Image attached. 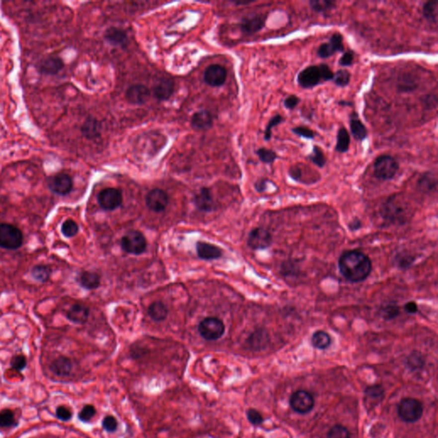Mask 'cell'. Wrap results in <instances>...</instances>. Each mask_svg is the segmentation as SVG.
Wrapping results in <instances>:
<instances>
[{
  "label": "cell",
  "instance_id": "6da1fadb",
  "mask_svg": "<svg viewBox=\"0 0 438 438\" xmlns=\"http://www.w3.org/2000/svg\"><path fill=\"white\" fill-rule=\"evenodd\" d=\"M339 269L347 280L359 283L364 281L370 275L371 262L364 253L359 251H349L343 253L340 258Z\"/></svg>",
  "mask_w": 438,
  "mask_h": 438
},
{
  "label": "cell",
  "instance_id": "7a4b0ae2",
  "mask_svg": "<svg viewBox=\"0 0 438 438\" xmlns=\"http://www.w3.org/2000/svg\"><path fill=\"white\" fill-rule=\"evenodd\" d=\"M333 77L334 72L330 66L326 64H320L310 65L299 71L297 82L303 89H312L320 84L333 80Z\"/></svg>",
  "mask_w": 438,
  "mask_h": 438
},
{
  "label": "cell",
  "instance_id": "3957f363",
  "mask_svg": "<svg viewBox=\"0 0 438 438\" xmlns=\"http://www.w3.org/2000/svg\"><path fill=\"white\" fill-rule=\"evenodd\" d=\"M374 176L382 181H389L395 177L399 170V163L390 155H380L373 164Z\"/></svg>",
  "mask_w": 438,
  "mask_h": 438
},
{
  "label": "cell",
  "instance_id": "277c9868",
  "mask_svg": "<svg viewBox=\"0 0 438 438\" xmlns=\"http://www.w3.org/2000/svg\"><path fill=\"white\" fill-rule=\"evenodd\" d=\"M23 235L16 226L2 222L0 223V247L6 250H16L22 247Z\"/></svg>",
  "mask_w": 438,
  "mask_h": 438
},
{
  "label": "cell",
  "instance_id": "5b68a950",
  "mask_svg": "<svg viewBox=\"0 0 438 438\" xmlns=\"http://www.w3.org/2000/svg\"><path fill=\"white\" fill-rule=\"evenodd\" d=\"M423 412L422 403L416 399L405 398L399 404V416L405 422H416L422 417Z\"/></svg>",
  "mask_w": 438,
  "mask_h": 438
},
{
  "label": "cell",
  "instance_id": "8992f818",
  "mask_svg": "<svg viewBox=\"0 0 438 438\" xmlns=\"http://www.w3.org/2000/svg\"><path fill=\"white\" fill-rule=\"evenodd\" d=\"M225 331V325L222 320L215 317H208L199 324V332L207 341H214L222 337Z\"/></svg>",
  "mask_w": 438,
  "mask_h": 438
},
{
  "label": "cell",
  "instance_id": "52a82bcc",
  "mask_svg": "<svg viewBox=\"0 0 438 438\" xmlns=\"http://www.w3.org/2000/svg\"><path fill=\"white\" fill-rule=\"evenodd\" d=\"M122 247L125 252L139 255L144 253L146 248V240L144 235L139 231H130L122 238Z\"/></svg>",
  "mask_w": 438,
  "mask_h": 438
},
{
  "label": "cell",
  "instance_id": "ba28073f",
  "mask_svg": "<svg viewBox=\"0 0 438 438\" xmlns=\"http://www.w3.org/2000/svg\"><path fill=\"white\" fill-rule=\"evenodd\" d=\"M344 52V44H343V36L342 34L338 32L334 33L328 42L321 44L317 50V55L320 59H329L330 57L335 55L337 53Z\"/></svg>",
  "mask_w": 438,
  "mask_h": 438
},
{
  "label": "cell",
  "instance_id": "9c48e42d",
  "mask_svg": "<svg viewBox=\"0 0 438 438\" xmlns=\"http://www.w3.org/2000/svg\"><path fill=\"white\" fill-rule=\"evenodd\" d=\"M290 406L298 414H307L314 407V399L309 392L298 390L291 396Z\"/></svg>",
  "mask_w": 438,
  "mask_h": 438
},
{
  "label": "cell",
  "instance_id": "30bf717a",
  "mask_svg": "<svg viewBox=\"0 0 438 438\" xmlns=\"http://www.w3.org/2000/svg\"><path fill=\"white\" fill-rule=\"evenodd\" d=\"M99 206L106 211L115 210L120 207L123 202V195L118 188H108L103 189L98 195Z\"/></svg>",
  "mask_w": 438,
  "mask_h": 438
},
{
  "label": "cell",
  "instance_id": "8fae6325",
  "mask_svg": "<svg viewBox=\"0 0 438 438\" xmlns=\"http://www.w3.org/2000/svg\"><path fill=\"white\" fill-rule=\"evenodd\" d=\"M47 184L51 191L56 195L62 196L70 194L73 188V182L71 176L65 173H59L55 176H51Z\"/></svg>",
  "mask_w": 438,
  "mask_h": 438
},
{
  "label": "cell",
  "instance_id": "7c38bea8",
  "mask_svg": "<svg viewBox=\"0 0 438 438\" xmlns=\"http://www.w3.org/2000/svg\"><path fill=\"white\" fill-rule=\"evenodd\" d=\"M272 243V235L268 230L263 228L253 229L249 234L247 244L254 250H262L270 247Z\"/></svg>",
  "mask_w": 438,
  "mask_h": 438
},
{
  "label": "cell",
  "instance_id": "4fadbf2b",
  "mask_svg": "<svg viewBox=\"0 0 438 438\" xmlns=\"http://www.w3.org/2000/svg\"><path fill=\"white\" fill-rule=\"evenodd\" d=\"M146 203L150 210L155 213H161L166 209L169 204V196L164 190L155 188L146 195Z\"/></svg>",
  "mask_w": 438,
  "mask_h": 438
},
{
  "label": "cell",
  "instance_id": "5bb4252c",
  "mask_svg": "<svg viewBox=\"0 0 438 438\" xmlns=\"http://www.w3.org/2000/svg\"><path fill=\"white\" fill-rule=\"evenodd\" d=\"M266 14H256L242 19L240 28L243 34H253L262 30L266 25Z\"/></svg>",
  "mask_w": 438,
  "mask_h": 438
},
{
  "label": "cell",
  "instance_id": "9a60e30c",
  "mask_svg": "<svg viewBox=\"0 0 438 438\" xmlns=\"http://www.w3.org/2000/svg\"><path fill=\"white\" fill-rule=\"evenodd\" d=\"M227 71L219 65H212L205 71L204 80L211 86H222L225 82Z\"/></svg>",
  "mask_w": 438,
  "mask_h": 438
},
{
  "label": "cell",
  "instance_id": "2e32d148",
  "mask_svg": "<svg viewBox=\"0 0 438 438\" xmlns=\"http://www.w3.org/2000/svg\"><path fill=\"white\" fill-rule=\"evenodd\" d=\"M150 97V91L146 86L141 84L130 86L126 92V98L129 102L135 105H142L147 101Z\"/></svg>",
  "mask_w": 438,
  "mask_h": 438
},
{
  "label": "cell",
  "instance_id": "e0dca14e",
  "mask_svg": "<svg viewBox=\"0 0 438 438\" xmlns=\"http://www.w3.org/2000/svg\"><path fill=\"white\" fill-rule=\"evenodd\" d=\"M64 68V62L58 56H49L41 60L37 65V70L44 74H56Z\"/></svg>",
  "mask_w": 438,
  "mask_h": 438
},
{
  "label": "cell",
  "instance_id": "ac0fdd59",
  "mask_svg": "<svg viewBox=\"0 0 438 438\" xmlns=\"http://www.w3.org/2000/svg\"><path fill=\"white\" fill-rule=\"evenodd\" d=\"M349 127L353 137L357 142H363L367 138L368 130L356 112L349 115Z\"/></svg>",
  "mask_w": 438,
  "mask_h": 438
},
{
  "label": "cell",
  "instance_id": "d6986e66",
  "mask_svg": "<svg viewBox=\"0 0 438 438\" xmlns=\"http://www.w3.org/2000/svg\"><path fill=\"white\" fill-rule=\"evenodd\" d=\"M89 317V309L82 304H74L66 312V318L72 323L83 324Z\"/></svg>",
  "mask_w": 438,
  "mask_h": 438
},
{
  "label": "cell",
  "instance_id": "ffe728a7",
  "mask_svg": "<svg viewBox=\"0 0 438 438\" xmlns=\"http://www.w3.org/2000/svg\"><path fill=\"white\" fill-rule=\"evenodd\" d=\"M196 250H197L198 256L206 260L219 259L222 256V251L219 247L205 241H198L196 244Z\"/></svg>",
  "mask_w": 438,
  "mask_h": 438
},
{
  "label": "cell",
  "instance_id": "44dd1931",
  "mask_svg": "<svg viewBox=\"0 0 438 438\" xmlns=\"http://www.w3.org/2000/svg\"><path fill=\"white\" fill-rule=\"evenodd\" d=\"M195 207L199 210L203 212H210L214 207L213 195L211 193L210 189L207 188H202L200 191L195 195Z\"/></svg>",
  "mask_w": 438,
  "mask_h": 438
},
{
  "label": "cell",
  "instance_id": "7402d4cb",
  "mask_svg": "<svg viewBox=\"0 0 438 438\" xmlns=\"http://www.w3.org/2000/svg\"><path fill=\"white\" fill-rule=\"evenodd\" d=\"M175 90V85L172 80L170 79H162L159 80L153 88V94L155 98L164 101L170 99Z\"/></svg>",
  "mask_w": 438,
  "mask_h": 438
},
{
  "label": "cell",
  "instance_id": "603a6c76",
  "mask_svg": "<svg viewBox=\"0 0 438 438\" xmlns=\"http://www.w3.org/2000/svg\"><path fill=\"white\" fill-rule=\"evenodd\" d=\"M73 365L70 359L65 356H59L50 365V370L57 376H66L71 374Z\"/></svg>",
  "mask_w": 438,
  "mask_h": 438
},
{
  "label": "cell",
  "instance_id": "cb8c5ba5",
  "mask_svg": "<svg viewBox=\"0 0 438 438\" xmlns=\"http://www.w3.org/2000/svg\"><path fill=\"white\" fill-rule=\"evenodd\" d=\"M213 117L209 111H200L193 116L192 127L196 130H207L213 126Z\"/></svg>",
  "mask_w": 438,
  "mask_h": 438
},
{
  "label": "cell",
  "instance_id": "d4e9b609",
  "mask_svg": "<svg viewBox=\"0 0 438 438\" xmlns=\"http://www.w3.org/2000/svg\"><path fill=\"white\" fill-rule=\"evenodd\" d=\"M77 282L85 290H95L100 285V277L95 272H83L78 276Z\"/></svg>",
  "mask_w": 438,
  "mask_h": 438
},
{
  "label": "cell",
  "instance_id": "484cf974",
  "mask_svg": "<svg viewBox=\"0 0 438 438\" xmlns=\"http://www.w3.org/2000/svg\"><path fill=\"white\" fill-rule=\"evenodd\" d=\"M105 40L113 46H124L127 42V34L121 28L111 27L108 28L105 34Z\"/></svg>",
  "mask_w": 438,
  "mask_h": 438
},
{
  "label": "cell",
  "instance_id": "4316f807",
  "mask_svg": "<svg viewBox=\"0 0 438 438\" xmlns=\"http://www.w3.org/2000/svg\"><path fill=\"white\" fill-rule=\"evenodd\" d=\"M350 147V136L349 131L344 126H341L337 131V144L335 146V151L338 153L348 152Z\"/></svg>",
  "mask_w": 438,
  "mask_h": 438
},
{
  "label": "cell",
  "instance_id": "83f0119b",
  "mask_svg": "<svg viewBox=\"0 0 438 438\" xmlns=\"http://www.w3.org/2000/svg\"><path fill=\"white\" fill-rule=\"evenodd\" d=\"M306 167L307 166L304 164H293L289 169V175L292 179L298 182L305 183V184L314 183L316 182L314 180H312V178H310L305 175Z\"/></svg>",
  "mask_w": 438,
  "mask_h": 438
},
{
  "label": "cell",
  "instance_id": "f1b7e54d",
  "mask_svg": "<svg viewBox=\"0 0 438 438\" xmlns=\"http://www.w3.org/2000/svg\"><path fill=\"white\" fill-rule=\"evenodd\" d=\"M423 16L427 22L437 24L438 20V0H429L423 4Z\"/></svg>",
  "mask_w": 438,
  "mask_h": 438
},
{
  "label": "cell",
  "instance_id": "f546056e",
  "mask_svg": "<svg viewBox=\"0 0 438 438\" xmlns=\"http://www.w3.org/2000/svg\"><path fill=\"white\" fill-rule=\"evenodd\" d=\"M365 401L369 406H376L383 398V389L382 386L373 385L368 387L365 390Z\"/></svg>",
  "mask_w": 438,
  "mask_h": 438
},
{
  "label": "cell",
  "instance_id": "4dcf8cb0",
  "mask_svg": "<svg viewBox=\"0 0 438 438\" xmlns=\"http://www.w3.org/2000/svg\"><path fill=\"white\" fill-rule=\"evenodd\" d=\"M148 314L154 321H163L167 318L168 310L164 303L155 301L148 307Z\"/></svg>",
  "mask_w": 438,
  "mask_h": 438
},
{
  "label": "cell",
  "instance_id": "1f68e13d",
  "mask_svg": "<svg viewBox=\"0 0 438 438\" xmlns=\"http://www.w3.org/2000/svg\"><path fill=\"white\" fill-rule=\"evenodd\" d=\"M309 5L315 12L327 13L337 7V3L331 0H311Z\"/></svg>",
  "mask_w": 438,
  "mask_h": 438
},
{
  "label": "cell",
  "instance_id": "d6a6232c",
  "mask_svg": "<svg viewBox=\"0 0 438 438\" xmlns=\"http://www.w3.org/2000/svg\"><path fill=\"white\" fill-rule=\"evenodd\" d=\"M52 274V270L49 266L39 265L33 267L31 271L32 278L40 283H47Z\"/></svg>",
  "mask_w": 438,
  "mask_h": 438
},
{
  "label": "cell",
  "instance_id": "836d02e7",
  "mask_svg": "<svg viewBox=\"0 0 438 438\" xmlns=\"http://www.w3.org/2000/svg\"><path fill=\"white\" fill-rule=\"evenodd\" d=\"M331 343V338H330L329 334L318 330L317 332L313 334L312 337V344L314 348L318 349H327L328 347Z\"/></svg>",
  "mask_w": 438,
  "mask_h": 438
},
{
  "label": "cell",
  "instance_id": "e575fe53",
  "mask_svg": "<svg viewBox=\"0 0 438 438\" xmlns=\"http://www.w3.org/2000/svg\"><path fill=\"white\" fill-rule=\"evenodd\" d=\"M307 158L318 168H324L327 163V158L324 155V151L318 146H312V152L307 155Z\"/></svg>",
  "mask_w": 438,
  "mask_h": 438
},
{
  "label": "cell",
  "instance_id": "d590c367",
  "mask_svg": "<svg viewBox=\"0 0 438 438\" xmlns=\"http://www.w3.org/2000/svg\"><path fill=\"white\" fill-rule=\"evenodd\" d=\"M81 132L88 139L95 138L96 136H99V123L93 118H88L81 127Z\"/></svg>",
  "mask_w": 438,
  "mask_h": 438
},
{
  "label": "cell",
  "instance_id": "8d00e7d4",
  "mask_svg": "<svg viewBox=\"0 0 438 438\" xmlns=\"http://www.w3.org/2000/svg\"><path fill=\"white\" fill-rule=\"evenodd\" d=\"M256 154L259 157V160L264 164H273L275 161L280 158L278 153L272 149L260 147L256 151Z\"/></svg>",
  "mask_w": 438,
  "mask_h": 438
},
{
  "label": "cell",
  "instance_id": "74e56055",
  "mask_svg": "<svg viewBox=\"0 0 438 438\" xmlns=\"http://www.w3.org/2000/svg\"><path fill=\"white\" fill-rule=\"evenodd\" d=\"M351 80V73L346 69H341L334 73L333 82L338 87L349 86Z\"/></svg>",
  "mask_w": 438,
  "mask_h": 438
},
{
  "label": "cell",
  "instance_id": "f35d334b",
  "mask_svg": "<svg viewBox=\"0 0 438 438\" xmlns=\"http://www.w3.org/2000/svg\"><path fill=\"white\" fill-rule=\"evenodd\" d=\"M404 76L402 77L398 85H397V90L400 93H410L416 89L418 87L415 80L411 76L410 74H403Z\"/></svg>",
  "mask_w": 438,
  "mask_h": 438
},
{
  "label": "cell",
  "instance_id": "ab89813d",
  "mask_svg": "<svg viewBox=\"0 0 438 438\" xmlns=\"http://www.w3.org/2000/svg\"><path fill=\"white\" fill-rule=\"evenodd\" d=\"M419 186L423 190L431 191L436 188L437 186V177L435 174L432 172H426L420 177Z\"/></svg>",
  "mask_w": 438,
  "mask_h": 438
},
{
  "label": "cell",
  "instance_id": "60d3db41",
  "mask_svg": "<svg viewBox=\"0 0 438 438\" xmlns=\"http://www.w3.org/2000/svg\"><path fill=\"white\" fill-rule=\"evenodd\" d=\"M16 425L17 422L12 411L9 409L0 411V428H9Z\"/></svg>",
  "mask_w": 438,
  "mask_h": 438
},
{
  "label": "cell",
  "instance_id": "b9f144b4",
  "mask_svg": "<svg viewBox=\"0 0 438 438\" xmlns=\"http://www.w3.org/2000/svg\"><path fill=\"white\" fill-rule=\"evenodd\" d=\"M284 121H285V118L280 114L275 115L270 119L268 124L266 125L265 133H264V139L266 142H269L272 139V129L283 124Z\"/></svg>",
  "mask_w": 438,
  "mask_h": 438
},
{
  "label": "cell",
  "instance_id": "7bdbcfd3",
  "mask_svg": "<svg viewBox=\"0 0 438 438\" xmlns=\"http://www.w3.org/2000/svg\"><path fill=\"white\" fill-rule=\"evenodd\" d=\"M63 235L65 237L71 238L77 235L79 231V227L76 222H74L72 219H68L63 223L62 228H61Z\"/></svg>",
  "mask_w": 438,
  "mask_h": 438
},
{
  "label": "cell",
  "instance_id": "ee69618b",
  "mask_svg": "<svg viewBox=\"0 0 438 438\" xmlns=\"http://www.w3.org/2000/svg\"><path fill=\"white\" fill-rule=\"evenodd\" d=\"M327 438H350V434L344 426L336 425L328 432Z\"/></svg>",
  "mask_w": 438,
  "mask_h": 438
},
{
  "label": "cell",
  "instance_id": "f6af8a7d",
  "mask_svg": "<svg viewBox=\"0 0 438 438\" xmlns=\"http://www.w3.org/2000/svg\"><path fill=\"white\" fill-rule=\"evenodd\" d=\"M292 132L294 135L306 140H314L316 133L313 130L309 129L307 127L297 126L292 129Z\"/></svg>",
  "mask_w": 438,
  "mask_h": 438
},
{
  "label": "cell",
  "instance_id": "bcb514c9",
  "mask_svg": "<svg viewBox=\"0 0 438 438\" xmlns=\"http://www.w3.org/2000/svg\"><path fill=\"white\" fill-rule=\"evenodd\" d=\"M95 414V407L92 405H86L78 414V418L82 422H89Z\"/></svg>",
  "mask_w": 438,
  "mask_h": 438
},
{
  "label": "cell",
  "instance_id": "7dc6e473",
  "mask_svg": "<svg viewBox=\"0 0 438 438\" xmlns=\"http://www.w3.org/2000/svg\"><path fill=\"white\" fill-rule=\"evenodd\" d=\"M355 53L352 50H348L345 53H343L342 57L339 59V65L342 67H350L352 66L355 61Z\"/></svg>",
  "mask_w": 438,
  "mask_h": 438
},
{
  "label": "cell",
  "instance_id": "c3c4849f",
  "mask_svg": "<svg viewBox=\"0 0 438 438\" xmlns=\"http://www.w3.org/2000/svg\"><path fill=\"white\" fill-rule=\"evenodd\" d=\"M380 312L384 319H393L399 314V307L395 305H386Z\"/></svg>",
  "mask_w": 438,
  "mask_h": 438
},
{
  "label": "cell",
  "instance_id": "681fc988",
  "mask_svg": "<svg viewBox=\"0 0 438 438\" xmlns=\"http://www.w3.org/2000/svg\"><path fill=\"white\" fill-rule=\"evenodd\" d=\"M103 428L107 432H114L116 430L118 429V423L117 419L114 416L108 415L105 417L103 422H102Z\"/></svg>",
  "mask_w": 438,
  "mask_h": 438
},
{
  "label": "cell",
  "instance_id": "f907efd6",
  "mask_svg": "<svg viewBox=\"0 0 438 438\" xmlns=\"http://www.w3.org/2000/svg\"><path fill=\"white\" fill-rule=\"evenodd\" d=\"M10 365H11V367L14 370H17V371H22L26 367V365H27V360H26L23 355H16V356H14L11 359Z\"/></svg>",
  "mask_w": 438,
  "mask_h": 438
},
{
  "label": "cell",
  "instance_id": "816d5d0a",
  "mask_svg": "<svg viewBox=\"0 0 438 438\" xmlns=\"http://www.w3.org/2000/svg\"><path fill=\"white\" fill-rule=\"evenodd\" d=\"M247 417L248 421L253 426H259L264 421L261 414L259 413V411L255 410V409H249L247 411Z\"/></svg>",
  "mask_w": 438,
  "mask_h": 438
},
{
  "label": "cell",
  "instance_id": "f5cc1de1",
  "mask_svg": "<svg viewBox=\"0 0 438 438\" xmlns=\"http://www.w3.org/2000/svg\"><path fill=\"white\" fill-rule=\"evenodd\" d=\"M299 102H300V99L298 96L295 94H291V95L287 96L284 99V107L290 111H293L299 105Z\"/></svg>",
  "mask_w": 438,
  "mask_h": 438
},
{
  "label": "cell",
  "instance_id": "db71d44e",
  "mask_svg": "<svg viewBox=\"0 0 438 438\" xmlns=\"http://www.w3.org/2000/svg\"><path fill=\"white\" fill-rule=\"evenodd\" d=\"M56 417L59 420L69 421L72 418V413H71V411L69 409L68 407H65V406H60V407H58L56 409Z\"/></svg>",
  "mask_w": 438,
  "mask_h": 438
},
{
  "label": "cell",
  "instance_id": "11a10c76",
  "mask_svg": "<svg viewBox=\"0 0 438 438\" xmlns=\"http://www.w3.org/2000/svg\"><path fill=\"white\" fill-rule=\"evenodd\" d=\"M407 363L412 369H419V368L422 367L423 365H424V360H423L421 355L419 354H414V355H410Z\"/></svg>",
  "mask_w": 438,
  "mask_h": 438
},
{
  "label": "cell",
  "instance_id": "9f6ffc18",
  "mask_svg": "<svg viewBox=\"0 0 438 438\" xmlns=\"http://www.w3.org/2000/svg\"><path fill=\"white\" fill-rule=\"evenodd\" d=\"M423 103L425 104L426 108L432 109L436 108L438 105V96L437 93H430L425 96V98L423 99Z\"/></svg>",
  "mask_w": 438,
  "mask_h": 438
},
{
  "label": "cell",
  "instance_id": "6f0895ef",
  "mask_svg": "<svg viewBox=\"0 0 438 438\" xmlns=\"http://www.w3.org/2000/svg\"><path fill=\"white\" fill-rule=\"evenodd\" d=\"M269 181L267 179H260L258 181V182L255 183V189H256L258 192H264L266 191V188H267V182Z\"/></svg>",
  "mask_w": 438,
  "mask_h": 438
},
{
  "label": "cell",
  "instance_id": "680465c9",
  "mask_svg": "<svg viewBox=\"0 0 438 438\" xmlns=\"http://www.w3.org/2000/svg\"><path fill=\"white\" fill-rule=\"evenodd\" d=\"M405 310L408 313H416L418 312V305L414 301H409L405 305Z\"/></svg>",
  "mask_w": 438,
  "mask_h": 438
},
{
  "label": "cell",
  "instance_id": "91938a15",
  "mask_svg": "<svg viewBox=\"0 0 438 438\" xmlns=\"http://www.w3.org/2000/svg\"><path fill=\"white\" fill-rule=\"evenodd\" d=\"M361 227V222L359 219H355L354 221L349 223V228H351L352 230H356V229H358Z\"/></svg>",
  "mask_w": 438,
  "mask_h": 438
},
{
  "label": "cell",
  "instance_id": "94428289",
  "mask_svg": "<svg viewBox=\"0 0 438 438\" xmlns=\"http://www.w3.org/2000/svg\"><path fill=\"white\" fill-rule=\"evenodd\" d=\"M338 105H343V106H344V105H348V106H349V105H352L353 104H351V102L344 101V100H340V101L338 102Z\"/></svg>",
  "mask_w": 438,
  "mask_h": 438
},
{
  "label": "cell",
  "instance_id": "6125c7cd",
  "mask_svg": "<svg viewBox=\"0 0 438 438\" xmlns=\"http://www.w3.org/2000/svg\"><path fill=\"white\" fill-rule=\"evenodd\" d=\"M253 1H241V2H235L238 5H244V4H249L253 3Z\"/></svg>",
  "mask_w": 438,
  "mask_h": 438
}]
</instances>
